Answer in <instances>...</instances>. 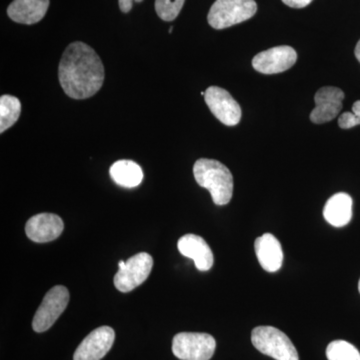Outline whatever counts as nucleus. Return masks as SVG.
<instances>
[{
	"mask_svg": "<svg viewBox=\"0 0 360 360\" xmlns=\"http://www.w3.org/2000/svg\"><path fill=\"white\" fill-rule=\"evenodd\" d=\"M297 60V53L288 45L272 47L260 52L252 59V66L264 75H276L290 70Z\"/></svg>",
	"mask_w": 360,
	"mask_h": 360,
	"instance_id": "1a4fd4ad",
	"label": "nucleus"
},
{
	"mask_svg": "<svg viewBox=\"0 0 360 360\" xmlns=\"http://www.w3.org/2000/svg\"><path fill=\"white\" fill-rule=\"evenodd\" d=\"M217 342L207 333H180L172 340V352L180 360H210Z\"/></svg>",
	"mask_w": 360,
	"mask_h": 360,
	"instance_id": "39448f33",
	"label": "nucleus"
},
{
	"mask_svg": "<svg viewBox=\"0 0 360 360\" xmlns=\"http://www.w3.org/2000/svg\"><path fill=\"white\" fill-rule=\"evenodd\" d=\"M49 0H14L7 8V15L14 22L34 25L44 18Z\"/></svg>",
	"mask_w": 360,
	"mask_h": 360,
	"instance_id": "4468645a",
	"label": "nucleus"
},
{
	"mask_svg": "<svg viewBox=\"0 0 360 360\" xmlns=\"http://www.w3.org/2000/svg\"><path fill=\"white\" fill-rule=\"evenodd\" d=\"M194 179L212 194L213 202L225 205L233 194V177L231 170L219 161L200 158L194 163Z\"/></svg>",
	"mask_w": 360,
	"mask_h": 360,
	"instance_id": "f03ea898",
	"label": "nucleus"
},
{
	"mask_svg": "<svg viewBox=\"0 0 360 360\" xmlns=\"http://www.w3.org/2000/svg\"><path fill=\"white\" fill-rule=\"evenodd\" d=\"M251 342L258 352L276 360H300L288 336L272 326H258L251 333Z\"/></svg>",
	"mask_w": 360,
	"mask_h": 360,
	"instance_id": "7ed1b4c3",
	"label": "nucleus"
},
{
	"mask_svg": "<svg viewBox=\"0 0 360 360\" xmlns=\"http://www.w3.org/2000/svg\"><path fill=\"white\" fill-rule=\"evenodd\" d=\"M284 4L293 8H303V7L309 6L312 0H283Z\"/></svg>",
	"mask_w": 360,
	"mask_h": 360,
	"instance_id": "4be33fe9",
	"label": "nucleus"
},
{
	"mask_svg": "<svg viewBox=\"0 0 360 360\" xmlns=\"http://www.w3.org/2000/svg\"><path fill=\"white\" fill-rule=\"evenodd\" d=\"M177 248L182 255L193 260L196 269L200 271H207L212 269L214 262L213 253L210 245L201 236L186 234L179 238Z\"/></svg>",
	"mask_w": 360,
	"mask_h": 360,
	"instance_id": "ddd939ff",
	"label": "nucleus"
},
{
	"mask_svg": "<svg viewBox=\"0 0 360 360\" xmlns=\"http://www.w3.org/2000/svg\"><path fill=\"white\" fill-rule=\"evenodd\" d=\"M134 1L139 4V2H142L143 0H118L120 11H122L123 13H129V11H131L132 6H134Z\"/></svg>",
	"mask_w": 360,
	"mask_h": 360,
	"instance_id": "5701e85b",
	"label": "nucleus"
},
{
	"mask_svg": "<svg viewBox=\"0 0 360 360\" xmlns=\"http://www.w3.org/2000/svg\"><path fill=\"white\" fill-rule=\"evenodd\" d=\"M257 11L255 0H217L208 13L207 20L214 30H224L250 20Z\"/></svg>",
	"mask_w": 360,
	"mask_h": 360,
	"instance_id": "20e7f679",
	"label": "nucleus"
},
{
	"mask_svg": "<svg viewBox=\"0 0 360 360\" xmlns=\"http://www.w3.org/2000/svg\"><path fill=\"white\" fill-rule=\"evenodd\" d=\"M58 78L66 96L73 99L89 98L103 86V61L89 45L72 42L66 47L59 63Z\"/></svg>",
	"mask_w": 360,
	"mask_h": 360,
	"instance_id": "f257e3e1",
	"label": "nucleus"
},
{
	"mask_svg": "<svg viewBox=\"0 0 360 360\" xmlns=\"http://www.w3.org/2000/svg\"><path fill=\"white\" fill-rule=\"evenodd\" d=\"M172 30H174V27H172H172L169 28V33L172 32Z\"/></svg>",
	"mask_w": 360,
	"mask_h": 360,
	"instance_id": "393cba45",
	"label": "nucleus"
},
{
	"mask_svg": "<svg viewBox=\"0 0 360 360\" xmlns=\"http://www.w3.org/2000/svg\"><path fill=\"white\" fill-rule=\"evenodd\" d=\"M65 224L63 219L52 213H40L28 220L25 232L30 240L37 243L56 240L63 233Z\"/></svg>",
	"mask_w": 360,
	"mask_h": 360,
	"instance_id": "f8f14e48",
	"label": "nucleus"
},
{
	"mask_svg": "<svg viewBox=\"0 0 360 360\" xmlns=\"http://www.w3.org/2000/svg\"><path fill=\"white\" fill-rule=\"evenodd\" d=\"M255 253L262 269L269 272L281 269L283 262V251L281 243L270 233L257 238L255 243Z\"/></svg>",
	"mask_w": 360,
	"mask_h": 360,
	"instance_id": "2eb2a0df",
	"label": "nucleus"
},
{
	"mask_svg": "<svg viewBox=\"0 0 360 360\" xmlns=\"http://www.w3.org/2000/svg\"><path fill=\"white\" fill-rule=\"evenodd\" d=\"M328 360H360L357 348L345 340H335L326 348Z\"/></svg>",
	"mask_w": 360,
	"mask_h": 360,
	"instance_id": "6ab92c4d",
	"label": "nucleus"
},
{
	"mask_svg": "<svg viewBox=\"0 0 360 360\" xmlns=\"http://www.w3.org/2000/svg\"><path fill=\"white\" fill-rule=\"evenodd\" d=\"M205 99L212 115L224 125L234 127L240 122V106L227 90L219 86L208 87Z\"/></svg>",
	"mask_w": 360,
	"mask_h": 360,
	"instance_id": "6e6552de",
	"label": "nucleus"
},
{
	"mask_svg": "<svg viewBox=\"0 0 360 360\" xmlns=\"http://www.w3.org/2000/svg\"><path fill=\"white\" fill-rule=\"evenodd\" d=\"M153 266L151 255L137 253L125 262V267L118 269L115 276V285L122 292H129L148 278Z\"/></svg>",
	"mask_w": 360,
	"mask_h": 360,
	"instance_id": "0eeeda50",
	"label": "nucleus"
},
{
	"mask_svg": "<svg viewBox=\"0 0 360 360\" xmlns=\"http://www.w3.org/2000/svg\"><path fill=\"white\" fill-rule=\"evenodd\" d=\"M21 113V103L18 97L2 96L0 97V132L6 130L18 122Z\"/></svg>",
	"mask_w": 360,
	"mask_h": 360,
	"instance_id": "a211bd4d",
	"label": "nucleus"
},
{
	"mask_svg": "<svg viewBox=\"0 0 360 360\" xmlns=\"http://www.w3.org/2000/svg\"><path fill=\"white\" fill-rule=\"evenodd\" d=\"M354 53L355 58H356L357 60H359L360 63V39L359 41L357 42L356 46H355Z\"/></svg>",
	"mask_w": 360,
	"mask_h": 360,
	"instance_id": "b1692460",
	"label": "nucleus"
},
{
	"mask_svg": "<svg viewBox=\"0 0 360 360\" xmlns=\"http://www.w3.org/2000/svg\"><path fill=\"white\" fill-rule=\"evenodd\" d=\"M354 112H345L338 120V125L342 129H349L360 124V101H355L352 106Z\"/></svg>",
	"mask_w": 360,
	"mask_h": 360,
	"instance_id": "412c9836",
	"label": "nucleus"
},
{
	"mask_svg": "<svg viewBox=\"0 0 360 360\" xmlns=\"http://www.w3.org/2000/svg\"><path fill=\"white\" fill-rule=\"evenodd\" d=\"M111 179L116 184L127 188L139 186L143 179L141 167L132 160H118L111 165Z\"/></svg>",
	"mask_w": 360,
	"mask_h": 360,
	"instance_id": "f3484780",
	"label": "nucleus"
},
{
	"mask_svg": "<svg viewBox=\"0 0 360 360\" xmlns=\"http://www.w3.org/2000/svg\"><path fill=\"white\" fill-rule=\"evenodd\" d=\"M343 98L345 92L338 87H321L315 94V108L310 113V120L315 124H322L335 120L342 110Z\"/></svg>",
	"mask_w": 360,
	"mask_h": 360,
	"instance_id": "9b49d317",
	"label": "nucleus"
},
{
	"mask_svg": "<svg viewBox=\"0 0 360 360\" xmlns=\"http://www.w3.org/2000/svg\"><path fill=\"white\" fill-rule=\"evenodd\" d=\"M359 292H360V279H359Z\"/></svg>",
	"mask_w": 360,
	"mask_h": 360,
	"instance_id": "a878e982",
	"label": "nucleus"
},
{
	"mask_svg": "<svg viewBox=\"0 0 360 360\" xmlns=\"http://www.w3.org/2000/svg\"><path fill=\"white\" fill-rule=\"evenodd\" d=\"M115 333L110 326L94 329L75 350L73 360H101L115 342Z\"/></svg>",
	"mask_w": 360,
	"mask_h": 360,
	"instance_id": "9d476101",
	"label": "nucleus"
},
{
	"mask_svg": "<svg viewBox=\"0 0 360 360\" xmlns=\"http://www.w3.org/2000/svg\"><path fill=\"white\" fill-rule=\"evenodd\" d=\"M186 0H155V11L161 20L174 21L179 16Z\"/></svg>",
	"mask_w": 360,
	"mask_h": 360,
	"instance_id": "aec40b11",
	"label": "nucleus"
},
{
	"mask_svg": "<svg viewBox=\"0 0 360 360\" xmlns=\"http://www.w3.org/2000/svg\"><path fill=\"white\" fill-rule=\"evenodd\" d=\"M70 302V292L63 285L54 286L44 296L41 304L33 317L32 328L35 333H44L56 323Z\"/></svg>",
	"mask_w": 360,
	"mask_h": 360,
	"instance_id": "423d86ee",
	"label": "nucleus"
},
{
	"mask_svg": "<svg viewBox=\"0 0 360 360\" xmlns=\"http://www.w3.org/2000/svg\"><path fill=\"white\" fill-rule=\"evenodd\" d=\"M323 217L333 226H345L352 220V198L345 193L331 196L324 205Z\"/></svg>",
	"mask_w": 360,
	"mask_h": 360,
	"instance_id": "dca6fc26",
	"label": "nucleus"
}]
</instances>
